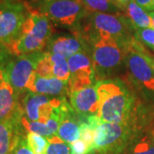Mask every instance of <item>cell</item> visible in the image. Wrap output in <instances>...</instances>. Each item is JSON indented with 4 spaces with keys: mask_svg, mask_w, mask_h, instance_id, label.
<instances>
[{
    "mask_svg": "<svg viewBox=\"0 0 154 154\" xmlns=\"http://www.w3.org/2000/svg\"><path fill=\"white\" fill-rule=\"evenodd\" d=\"M100 122H128L137 105V96L119 78L98 81Z\"/></svg>",
    "mask_w": 154,
    "mask_h": 154,
    "instance_id": "obj_1",
    "label": "cell"
},
{
    "mask_svg": "<svg viewBox=\"0 0 154 154\" xmlns=\"http://www.w3.org/2000/svg\"><path fill=\"white\" fill-rule=\"evenodd\" d=\"M89 45L98 39L115 40L126 52L129 50L134 37V29L124 14L113 15L90 12L76 33Z\"/></svg>",
    "mask_w": 154,
    "mask_h": 154,
    "instance_id": "obj_2",
    "label": "cell"
},
{
    "mask_svg": "<svg viewBox=\"0 0 154 154\" xmlns=\"http://www.w3.org/2000/svg\"><path fill=\"white\" fill-rule=\"evenodd\" d=\"M125 69L138 96L144 103L154 107L153 59L135 38L125 56Z\"/></svg>",
    "mask_w": 154,
    "mask_h": 154,
    "instance_id": "obj_3",
    "label": "cell"
},
{
    "mask_svg": "<svg viewBox=\"0 0 154 154\" xmlns=\"http://www.w3.org/2000/svg\"><path fill=\"white\" fill-rule=\"evenodd\" d=\"M147 129L149 128H144L133 120L128 122H99L94 134L96 153H122Z\"/></svg>",
    "mask_w": 154,
    "mask_h": 154,
    "instance_id": "obj_4",
    "label": "cell"
},
{
    "mask_svg": "<svg viewBox=\"0 0 154 154\" xmlns=\"http://www.w3.org/2000/svg\"><path fill=\"white\" fill-rule=\"evenodd\" d=\"M51 36L52 28L49 18L38 11H29L21 35L10 51L17 57L43 51Z\"/></svg>",
    "mask_w": 154,
    "mask_h": 154,
    "instance_id": "obj_5",
    "label": "cell"
},
{
    "mask_svg": "<svg viewBox=\"0 0 154 154\" xmlns=\"http://www.w3.org/2000/svg\"><path fill=\"white\" fill-rule=\"evenodd\" d=\"M88 45L97 82L114 78L125 68L127 52L115 40L98 39Z\"/></svg>",
    "mask_w": 154,
    "mask_h": 154,
    "instance_id": "obj_6",
    "label": "cell"
},
{
    "mask_svg": "<svg viewBox=\"0 0 154 154\" xmlns=\"http://www.w3.org/2000/svg\"><path fill=\"white\" fill-rule=\"evenodd\" d=\"M38 11L50 19L56 26L76 33L84 19L90 11L83 5L81 0H58L42 2Z\"/></svg>",
    "mask_w": 154,
    "mask_h": 154,
    "instance_id": "obj_7",
    "label": "cell"
},
{
    "mask_svg": "<svg viewBox=\"0 0 154 154\" xmlns=\"http://www.w3.org/2000/svg\"><path fill=\"white\" fill-rule=\"evenodd\" d=\"M28 13L21 3L2 2L0 4V43L9 50L16 44L22 33Z\"/></svg>",
    "mask_w": 154,
    "mask_h": 154,
    "instance_id": "obj_8",
    "label": "cell"
},
{
    "mask_svg": "<svg viewBox=\"0 0 154 154\" xmlns=\"http://www.w3.org/2000/svg\"><path fill=\"white\" fill-rule=\"evenodd\" d=\"M44 51L17 56L4 68V77L20 97L27 91V85L31 75L36 70Z\"/></svg>",
    "mask_w": 154,
    "mask_h": 154,
    "instance_id": "obj_9",
    "label": "cell"
},
{
    "mask_svg": "<svg viewBox=\"0 0 154 154\" xmlns=\"http://www.w3.org/2000/svg\"><path fill=\"white\" fill-rule=\"evenodd\" d=\"M65 99L66 97H50L28 91L22 100L24 118L28 122H40L45 123L53 110L60 107Z\"/></svg>",
    "mask_w": 154,
    "mask_h": 154,
    "instance_id": "obj_10",
    "label": "cell"
},
{
    "mask_svg": "<svg viewBox=\"0 0 154 154\" xmlns=\"http://www.w3.org/2000/svg\"><path fill=\"white\" fill-rule=\"evenodd\" d=\"M70 77L68 82L69 93L95 85V70L89 51H81L68 58Z\"/></svg>",
    "mask_w": 154,
    "mask_h": 154,
    "instance_id": "obj_11",
    "label": "cell"
},
{
    "mask_svg": "<svg viewBox=\"0 0 154 154\" xmlns=\"http://www.w3.org/2000/svg\"><path fill=\"white\" fill-rule=\"evenodd\" d=\"M70 105L82 121L91 116H98L99 112V96L95 85L69 93Z\"/></svg>",
    "mask_w": 154,
    "mask_h": 154,
    "instance_id": "obj_12",
    "label": "cell"
},
{
    "mask_svg": "<svg viewBox=\"0 0 154 154\" xmlns=\"http://www.w3.org/2000/svg\"><path fill=\"white\" fill-rule=\"evenodd\" d=\"M89 51L90 47L81 36L77 34L52 35L45 47L46 52L57 54L69 58L81 51Z\"/></svg>",
    "mask_w": 154,
    "mask_h": 154,
    "instance_id": "obj_13",
    "label": "cell"
},
{
    "mask_svg": "<svg viewBox=\"0 0 154 154\" xmlns=\"http://www.w3.org/2000/svg\"><path fill=\"white\" fill-rule=\"evenodd\" d=\"M82 122V119L65 99L61 107L60 125L56 135L65 142L73 143L81 139V124Z\"/></svg>",
    "mask_w": 154,
    "mask_h": 154,
    "instance_id": "obj_14",
    "label": "cell"
},
{
    "mask_svg": "<svg viewBox=\"0 0 154 154\" xmlns=\"http://www.w3.org/2000/svg\"><path fill=\"white\" fill-rule=\"evenodd\" d=\"M26 88L27 91L50 97L63 98L69 95L68 83L56 77L40 76L36 72L31 75Z\"/></svg>",
    "mask_w": 154,
    "mask_h": 154,
    "instance_id": "obj_15",
    "label": "cell"
},
{
    "mask_svg": "<svg viewBox=\"0 0 154 154\" xmlns=\"http://www.w3.org/2000/svg\"><path fill=\"white\" fill-rule=\"evenodd\" d=\"M23 109L19 102V96L5 80L0 85V120H11L20 122Z\"/></svg>",
    "mask_w": 154,
    "mask_h": 154,
    "instance_id": "obj_16",
    "label": "cell"
},
{
    "mask_svg": "<svg viewBox=\"0 0 154 154\" xmlns=\"http://www.w3.org/2000/svg\"><path fill=\"white\" fill-rule=\"evenodd\" d=\"M23 134L21 122L0 120V154L11 153L17 140Z\"/></svg>",
    "mask_w": 154,
    "mask_h": 154,
    "instance_id": "obj_17",
    "label": "cell"
},
{
    "mask_svg": "<svg viewBox=\"0 0 154 154\" xmlns=\"http://www.w3.org/2000/svg\"><path fill=\"white\" fill-rule=\"evenodd\" d=\"M123 14L134 29V32L140 28H152V20L148 12L137 5L134 0L127 5Z\"/></svg>",
    "mask_w": 154,
    "mask_h": 154,
    "instance_id": "obj_18",
    "label": "cell"
},
{
    "mask_svg": "<svg viewBox=\"0 0 154 154\" xmlns=\"http://www.w3.org/2000/svg\"><path fill=\"white\" fill-rule=\"evenodd\" d=\"M121 154H154V128L142 133Z\"/></svg>",
    "mask_w": 154,
    "mask_h": 154,
    "instance_id": "obj_19",
    "label": "cell"
},
{
    "mask_svg": "<svg viewBox=\"0 0 154 154\" xmlns=\"http://www.w3.org/2000/svg\"><path fill=\"white\" fill-rule=\"evenodd\" d=\"M81 2L90 12L113 15H119L123 13L114 0H81Z\"/></svg>",
    "mask_w": 154,
    "mask_h": 154,
    "instance_id": "obj_20",
    "label": "cell"
},
{
    "mask_svg": "<svg viewBox=\"0 0 154 154\" xmlns=\"http://www.w3.org/2000/svg\"><path fill=\"white\" fill-rule=\"evenodd\" d=\"M49 54L51 63H52L53 76L60 79L66 83L69 82L70 73H69L68 60L63 56L57 55V54H51V53Z\"/></svg>",
    "mask_w": 154,
    "mask_h": 154,
    "instance_id": "obj_21",
    "label": "cell"
},
{
    "mask_svg": "<svg viewBox=\"0 0 154 154\" xmlns=\"http://www.w3.org/2000/svg\"><path fill=\"white\" fill-rule=\"evenodd\" d=\"M26 140L28 146L34 154H45L49 145L48 138L35 133L29 132L26 134Z\"/></svg>",
    "mask_w": 154,
    "mask_h": 154,
    "instance_id": "obj_22",
    "label": "cell"
},
{
    "mask_svg": "<svg viewBox=\"0 0 154 154\" xmlns=\"http://www.w3.org/2000/svg\"><path fill=\"white\" fill-rule=\"evenodd\" d=\"M49 145L45 154H71L70 144L61 140L57 135L48 139Z\"/></svg>",
    "mask_w": 154,
    "mask_h": 154,
    "instance_id": "obj_23",
    "label": "cell"
},
{
    "mask_svg": "<svg viewBox=\"0 0 154 154\" xmlns=\"http://www.w3.org/2000/svg\"><path fill=\"white\" fill-rule=\"evenodd\" d=\"M134 37L141 45L154 51V29L152 28L136 29L134 32Z\"/></svg>",
    "mask_w": 154,
    "mask_h": 154,
    "instance_id": "obj_24",
    "label": "cell"
},
{
    "mask_svg": "<svg viewBox=\"0 0 154 154\" xmlns=\"http://www.w3.org/2000/svg\"><path fill=\"white\" fill-rule=\"evenodd\" d=\"M35 72L38 75L42 77H54L53 76V69L52 63L50 57V54L46 51H44L42 57L38 62Z\"/></svg>",
    "mask_w": 154,
    "mask_h": 154,
    "instance_id": "obj_25",
    "label": "cell"
},
{
    "mask_svg": "<svg viewBox=\"0 0 154 154\" xmlns=\"http://www.w3.org/2000/svg\"><path fill=\"white\" fill-rule=\"evenodd\" d=\"M70 149L71 154H97L95 150L88 146L82 139L70 143Z\"/></svg>",
    "mask_w": 154,
    "mask_h": 154,
    "instance_id": "obj_26",
    "label": "cell"
},
{
    "mask_svg": "<svg viewBox=\"0 0 154 154\" xmlns=\"http://www.w3.org/2000/svg\"><path fill=\"white\" fill-rule=\"evenodd\" d=\"M13 152L14 154H34L33 151L28 146L26 137H24L23 135L17 139Z\"/></svg>",
    "mask_w": 154,
    "mask_h": 154,
    "instance_id": "obj_27",
    "label": "cell"
},
{
    "mask_svg": "<svg viewBox=\"0 0 154 154\" xmlns=\"http://www.w3.org/2000/svg\"><path fill=\"white\" fill-rule=\"evenodd\" d=\"M12 53L9 48L5 45L0 43V67L5 68V65L11 61Z\"/></svg>",
    "mask_w": 154,
    "mask_h": 154,
    "instance_id": "obj_28",
    "label": "cell"
},
{
    "mask_svg": "<svg viewBox=\"0 0 154 154\" xmlns=\"http://www.w3.org/2000/svg\"><path fill=\"white\" fill-rule=\"evenodd\" d=\"M135 3L146 11H154V0H134Z\"/></svg>",
    "mask_w": 154,
    "mask_h": 154,
    "instance_id": "obj_29",
    "label": "cell"
},
{
    "mask_svg": "<svg viewBox=\"0 0 154 154\" xmlns=\"http://www.w3.org/2000/svg\"><path fill=\"white\" fill-rule=\"evenodd\" d=\"M115 1V3L117 5V6L121 9V11L123 12V11L125 10V8L127 7V5L130 3V2H132L134 0H114Z\"/></svg>",
    "mask_w": 154,
    "mask_h": 154,
    "instance_id": "obj_30",
    "label": "cell"
},
{
    "mask_svg": "<svg viewBox=\"0 0 154 154\" xmlns=\"http://www.w3.org/2000/svg\"><path fill=\"white\" fill-rule=\"evenodd\" d=\"M147 12H148V15L152 20V28L154 29V11H147Z\"/></svg>",
    "mask_w": 154,
    "mask_h": 154,
    "instance_id": "obj_31",
    "label": "cell"
},
{
    "mask_svg": "<svg viewBox=\"0 0 154 154\" xmlns=\"http://www.w3.org/2000/svg\"><path fill=\"white\" fill-rule=\"evenodd\" d=\"M4 80H5V77H4V68L0 67V85H1V83L3 82Z\"/></svg>",
    "mask_w": 154,
    "mask_h": 154,
    "instance_id": "obj_32",
    "label": "cell"
},
{
    "mask_svg": "<svg viewBox=\"0 0 154 154\" xmlns=\"http://www.w3.org/2000/svg\"><path fill=\"white\" fill-rule=\"evenodd\" d=\"M52 1H58V0H43V2H52Z\"/></svg>",
    "mask_w": 154,
    "mask_h": 154,
    "instance_id": "obj_33",
    "label": "cell"
},
{
    "mask_svg": "<svg viewBox=\"0 0 154 154\" xmlns=\"http://www.w3.org/2000/svg\"><path fill=\"white\" fill-rule=\"evenodd\" d=\"M9 154H14V152H13V151H12V152H11V153H9Z\"/></svg>",
    "mask_w": 154,
    "mask_h": 154,
    "instance_id": "obj_34",
    "label": "cell"
},
{
    "mask_svg": "<svg viewBox=\"0 0 154 154\" xmlns=\"http://www.w3.org/2000/svg\"><path fill=\"white\" fill-rule=\"evenodd\" d=\"M1 3H2V1H1V0H0V4H1Z\"/></svg>",
    "mask_w": 154,
    "mask_h": 154,
    "instance_id": "obj_35",
    "label": "cell"
},
{
    "mask_svg": "<svg viewBox=\"0 0 154 154\" xmlns=\"http://www.w3.org/2000/svg\"><path fill=\"white\" fill-rule=\"evenodd\" d=\"M153 66H154V59H153Z\"/></svg>",
    "mask_w": 154,
    "mask_h": 154,
    "instance_id": "obj_36",
    "label": "cell"
}]
</instances>
